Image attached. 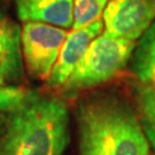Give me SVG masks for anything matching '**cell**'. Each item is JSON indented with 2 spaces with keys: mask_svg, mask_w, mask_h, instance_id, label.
Returning a JSON list of instances; mask_svg holds the SVG:
<instances>
[{
  "mask_svg": "<svg viewBox=\"0 0 155 155\" xmlns=\"http://www.w3.org/2000/svg\"><path fill=\"white\" fill-rule=\"evenodd\" d=\"M2 85H4V84H0V86H2Z\"/></svg>",
  "mask_w": 155,
  "mask_h": 155,
  "instance_id": "5bb4252c",
  "label": "cell"
},
{
  "mask_svg": "<svg viewBox=\"0 0 155 155\" xmlns=\"http://www.w3.org/2000/svg\"><path fill=\"white\" fill-rule=\"evenodd\" d=\"M78 155H150L137 111L121 95L97 92L75 107Z\"/></svg>",
  "mask_w": 155,
  "mask_h": 155,
  "instance_id": "7a4b0ae2",
  "label": "cell"
},
{
  "mask_svg": "<svg viewBox=\"0 0 155 155\" xmlns=\"http://www.w3.org/2000/svg\"><path fill=\"white\" fill-rule=\"evenodd\" d=\"M27 90L17 87L14 85L0 86V111L11 108L24 97Z\"/></svg>",
  "mask_w": 155,
  "mask_h": 155,
  "instance_id": "7c38bea8",
  "label": "cell"
},
{
  "mask_svg": "<svg viewBox=\"0 0 155 155\" xmlns=\"http://www.w3.org/2000/svg\"><path fill=\"white\" fill-rule=\"evenodd\" d=\"M134 47L133 40L99 35L61 86L63 92L75 94L109 81L129 63Z\"/></svg>",
  "mask_w": 155,
  "mask_h": 155,
  "instance_id": "3957f363",
  "label": "cell"
},
{
  "mask_svg": "<svg viewBox=\"0 0 155 155\" xmlns=\"http://www.w3.org/2000/svg\"><path fill=\"white\" fill-rule=\"evenodd\" d=\"M129 62L139 84L155 89V21L140 37Z\"/></svg>",
  "mask_w": 155,
  "mask_h": 155,
  "instance_id": "9c48e42d",
  "label": "cell"
},
{
  "mask_svg": "<svg viewBox=\"0 0 155 155\" xmlns=\"http://www.w3.org/2000/svg\"><path fill=\"white\" fill-rule=\"evenodd\" d=\"M20 21L40 22L62 29L72 27L74 0H13Z\"/></svg>",
  "mask_w": 155,
  "mask_h": 155,
  "instance_id": "52a82bcc",
  "label": "cell"
},
{
  "mask_svg": "<svg viewBox=\"0 0 155 155\" xmlns=\"http://www.w3.org/2000/svg\"><path fill=\"white\" fill-rule=\"evenodd\" d=\"M102 20L106 35L134 41L155 21V0H109Z\"/></svg>",
  "mask_w": 155,
  "mask_h": 155,
  "instance_id": "5b68a950",
  "label": "cell"
},
{
  "mask_svg": "<svg viewBox=\"0 0 155 155\" xmlns=\"http://www.w3.org/2000/svg\"><path fill=\"white\" fill-rule=\"evenodd\" d=\"M136 110L148 143L155 150V89L138 84L134 86Z\"/></svg>",
  "mask_w": 155,
  "mask_h": 155,
  "instance_id": "30bf717a",
  "label": "cell"
},
{
  "mask_svg": "<svg viewBox=\"0 0 155 155\" xmlns=\"http://www.w3.org/2000/svg\"><path fill=\"white\" fill-rule=\"evenodd\" d=\"M68 36L66 29L40 22L23 24L21 44L24 64L36 79H47Z\"/></svg>",
  "mask_w": 155,
  "mask_h": 155,
  "instance_id": "277c9868",
  "label": "cell"
},
{
  "mask_svg": "<svg viewBox=\"0 0 155 155\" xmlns=\"http://www.w3.org/2000/svg\"><path fill=\"white\" fill-rule=\"evenodd\" d=\"M104 20L99 18L84 28L72 30L67 36L64 44L62 46L58 61L53 67L50 76L46 79L48 87H61L72 70L87 51L90 44L101 35L104 30Z\"/></svg>",
  "mask_w": 155,
  "mask_h": 155,
  "instance_id": "8992f818",
  "label": "cell"
},
{
  "mask_svg": "<svg viewBox=\"0 0 155 155\" xmlns=\"http://www.w3.org/2000/svg\"><path fill=\"white\" fill-rule=\"evenodd\" d=\"M69 138V107L61 97L27 90L0 111V155H63Z\"/></svg>",
  "mask_w": 155,
  "mask_h": 155,
  "instance_id": "6da1fadb",
  "label": "cell"
},
{
  "mask_svg": "<svg viewBox=\"0 0 155 155\" xmlns=\"http://www.w3.org/2000/svg\"><path fill=\"white\" fill-rule=\"evenodd\" d=\"M21 33V27L8 17L0 23V84L7 85L23 79Z\"/></svg>",
  "mask_w": 155,
  "mask_h": 155,
  "instance_id": "ba28073f",
  "label": "cell"
},
{
  "mask_svg": "<svg viewBox=\"0 0 155 155\" xmlns=\"http://www.w3.org/2000/svg\"><path fill=\"white\" fill-rule=\"evenodd\" d=\"M6 18H7V13H6V8L4 4L0 1V23L4 22Z\"/></svg>",
  "mask_w": 155,
  "mask_h": 155,
  "instance_id": "4fadbf2b",
  "label": "cell"
},
{
  "mask_svg": "<svg viewBox=\"0 0 155 155\" xmlns=\"http://www.w3.org/2000/svg\"><path fill=\"white\" fill-rule=\"evenodd\" d=\"M154 155H155V154H154Z\"/></svg>",
  "mask_w": 155,
  "mask_h": 155,
  "instance_id": "9a60e30c",
  "label": "cell"
},
{
  "mask_svg": "<svg viewBox=\"0 0 155 155\" xmlns=\"http://www.w3.org/2000/svg\"><path fill=\"white\" fill-rule=\"evenodd\" d=\"M109 0H74L72 30L84 28L101 18Z\"/></svg>",
  "mask_w": 155,
  "mask_h": 155,
  "instance_id": "8fae6325",
  "label": "cell"
}]
</instances>
